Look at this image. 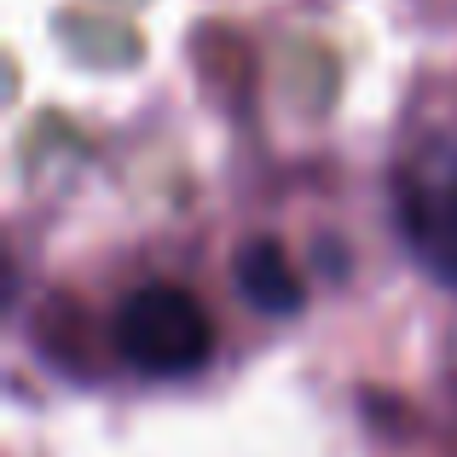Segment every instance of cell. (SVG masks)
<instances>
[{"instance_id": "2", "label": "cell", "mask_w": 457, "mask_h": 457, "mask_svg": "<svg viewBox=\"0 0 457 457\" xmlns=\"http://www.w3.org/2000/svg\"><path fill=\"white\" fill-rule=\"evenodd\" d=\"M400 220L411 249L440 284L457 290V145L423 162L400 191Z\"/></svg>"}, {"instance_id": "1", "label": "cell", "mask_w": 457, "mask_h": 457, "mask_svg": "<svg viewBox=\"0 0 457 457\" xmlns=\"http://www.w3.org/2000/svg\"><path fill=\"white\" fill-rule=\"evenodd\" d=\"M116 347L145 377H191L209 359L214 330L197 295L174 290V284H145L116 312Z\"/></svg>"}, {"instance_id": "3", "label": "cell", "mask_w": 457, "mask_h": 457, "mask_svg": "<svg viewBox=\"0 0 457 457\" xmlns=\"http://www.w3.org/2000/svg\"><path fill=\"white\" fill-rule=\"evenodd\" d=\"M237 290L255 312H302V278L272 237H255L237 249Z\"/></svg>"}]
</instances>
